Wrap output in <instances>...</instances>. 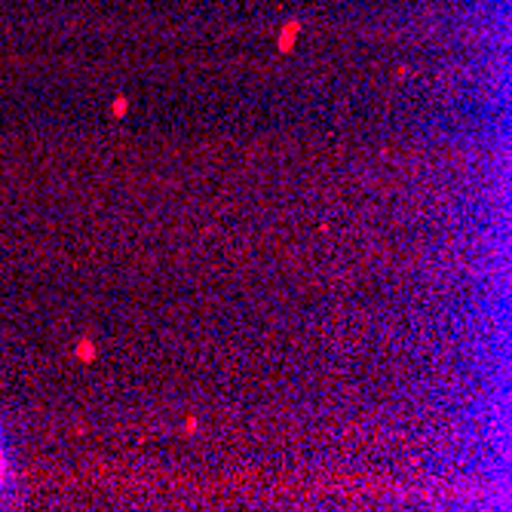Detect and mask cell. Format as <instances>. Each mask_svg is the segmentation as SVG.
<instances>
[{
  "label": "cell",
  "mask_w": 512,
  "mask_h": 512,
  "mask_svg": "<svg viewBox=\"0 0 512 512\" xmlns=\"http://www.w3.org/2000/svg\"><path fill=\"white\" fill-rule=\"evenodd\" d=\"M0 473H4V467H0Z\"/></svg>",
  "instance_id": "obj_1"
}]
</instances>
